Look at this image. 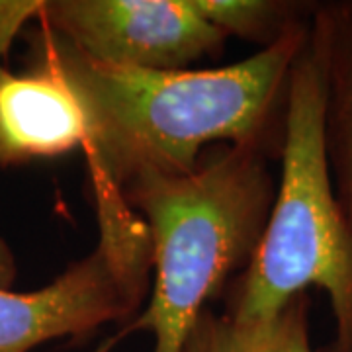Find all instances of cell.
<instances>
[{
	"label": "cell",
	"instance_id": "obj_10",
	"mask_svg": "<svg viewBox=\"0 0 352 352\" xmlns=\"http://www.w3.org/2000/svg\"><path fill=\"white\" fill-rule=\"evenodd\" d=\"M41 10L43 0H0V65H6L14 41L38 22Z\"/></svg>",
	"mask_w": 352,
	"mask_h": 352
},
{
	"label": "cell",
	"instance_id": "obj_3",
	"mask_svg": "<svg viewBox=\"0 0 352 352\" xmlns=\"http://www.w3.org/2000/svg\"><path fill=\"white\" fill-rule=\"evenodd\" d=\"M276 198L249 266L223 289L235 321L280 311L309 288L327 294L335 335L323 352H352V235L340 214L323 143V75L311 39L288 85Z\"/></svg>",
	"mask_w": 352,
	"mask_h": 352
},
{
	"label": "cell",
	"instance_id": "obj_5",
	"mask_svg": "<svg viewBox=\"0 0 352 352\" xmlns=\"http://www.w3.org/2000/svg\"><path fill=\"white\" fill-rule=\"evenodd\" d=\"M38 22L96 61L145 71H186L227 39L190 0H43Z\"/></svg>",
	"mask_w": 352,
	"mask_h": 352
},
{
	"label": "cell",
	"instance_id": "obj_7",
	"mask_svg": "<svg viewBox=\"0 0 352 352\" xmlns=\"http://www.w3.org/2000/svg\"><path fill=\"white\" fill-rule=\"evenodd\" d=\"M309 39L323 75V143L329 176L352 235V0L315 2Z\"/></svg>",
	"mask_w": 352,
	"mask_h": 352
},
{
	"label": "cell",
	"instance_id": "obj_9",
	"mask_svg": "<svg viewBox=\"0 0 352 352\" xmlns=\"http://www.w3.org/2000/svg\"><path fill=\"white\" fill-rule=\"evenodd\" d=\"M192 8L226 38L237 36L266 50L311 20L315 2L298 0H190Z\"/></svg>",
	"mask_w": 352,
	"mask_h": 352
},
{
	"label": "cell",
	"instance_id": "obj_6",
	"mask_svg": "<svg viewBox=\"0 0 352 352\" xmlns=\"http://www.w3.org/2000/svg\"><path fill=\"white\" fill-rule=\"evenodd\" d=\"M87 138L80 102L50 65L28 55L20 73L0 65V168L82 151Z\"/></svg>",
	"mask_w": 352,
	"mask_h": 352
},
{
	"label": "cell",
	"instance_id": "obj_11",
	"mask_svg": "<svg viewBox=\"0 0 352 352\" xmlns=\"http://www.w3.org/2000/svg\"><path fill=\"white\" fill-rule=\"evenodd\" d=\"M18 276V264H16V254L8 241L0 237V288L12 289L14 282Z\"/></svg>",
	"mask_w": 352,
	"mask_h": 352
},
{
	"label": "cell",
	"instance_id": "obj_1",
	"mask_svg": "<svg viewBox=\"0 0 352 352\" xmlns=\"http://www.w3.org/2000/svg\"><path fill=\"white\" fill-rule=\"evenodd\" d=\"M311 22V20H309ZM309 22L221 69L145 71L96 61L47 25L22 34L28 57L50 65L87 118L88 190L124 192L141 173H192L214 145L282 153L289 73Z\"/></svg>",
	"mask_w": 352,
	"mask_h": 352
},
{
	"label": "cell",
	"instance_id": "obj_8",
	"mask_svg": "<svg viewBox=\"0 0 352 352\" xmlns=\"http://www.w3.org/2000/svg\"><path fill=\"white\" fill-rule=\"evenodd\" d=\"M309 292L298 294L280 311L256 321H235L204 307L180 352H315L309 333Z\"/></svg>",
	"mask_w": 352,
	"mask_h": 352
},
{
	"label": "cell",
	"instance_id": "obj_2",
	"mask_svg": "<svg viewBox=\"0 0 352 352\" xmlns=\"http://www.w3.org/2000/svg\"><path fill=\"white\" fill-rule=\"evenodd\" d=\"M249 145H214L188 175L147 170L124 188L153 245L149 303L98 352L149 331L153 352H180L204 307L241 274L263 239L276 198L270 159Z\"/></svg>",
	"mask_w": 352,
	"mask_h": 352
},
{
	"label": "cell",
	"instance_id": "obj_4",
	"mask_svg": "<svg viewBox=\"0 0 352 352\" xmlns=\"http://www.w3.org/2000/svg\"><path fill=\"white\" fill-rule=\"evenodd\" d=\"M96 247L34 292L0 288V352H32L57 339H85L106 323L131 321L149 296V229L124 192L92 190Z\"/></svg>",
	"mask_w": 352,
	"mask_h": 352
}]
</instances>
